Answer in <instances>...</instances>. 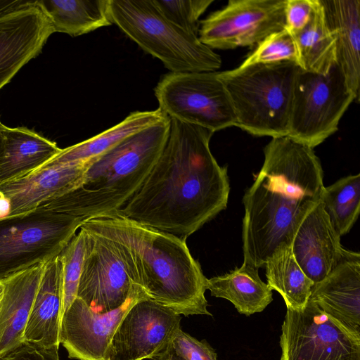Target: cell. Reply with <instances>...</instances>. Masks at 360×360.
Instances as JSON below:
<instances>
[{"instance_id":"obj_19","label":"cell","mask_w":360,"mask_h":360,"mask_svg":"<svg viewBox=\"0 0 360 360\" xmlns=\"http://www.w3.org/2000/svg\"><path fill=\"white\" fill-rule=\"evenodd\" d=\"M63 304V262L59 254L44 264L24 342L46 348L59 346Z\"/></svg>"},{"instance_id":"obj_20","label":"cell","mask_w":360,"mask_h":360,"mask_svg":"<svg viewBox=\"0 0 360 360\" xmlns=\"http://www.w3.org/2000/svg\"><path fill=\"white\" fill-rule=\"evenodd\" d=\"M44 264H38L3 281L0 303V357L24 342L23 336Z\"/></svg>"},{"instance_id":"obj_22","label":"cell","mask_w":360,"mask_h":360,"mask_svg":"<svg viewBox=\"0 0 360 360\" xmlns=\"http://www.w3.org/2000/svg\"><path fill=\"white\" fill-rule=\"evenodd\" d=\"M328 25L336 41L337 63L347 85L359 98L360 87V1L320 0Z\"/></svg>"},{"instance_id":"obj_23","label":"cell","mask_w":360,"mask_h":360,"mask_svg":"<svg viewBox=\"0 0 360 360\" xmlns=\"http://www.w3.org/2000/svg\"><path fill=\"white\" fill-rule=\"evenodd\" d=\"M258 270L243 263L227 274L207 278V290L212 296L230 301L240 314L261 312L273 301V294Z\"/></svg>"},{"instance_id":"obj_1","label":"cell","mask_w":360,"mask_h":360,"mask_svg":"<svg viewBox=\"0 0 360 360\" xmlns=\"http://www.w3.org/2000/svg\"><path fill=\"white\" fill-rule=\"evenodd\" d=\"M213 134L170 118L158 160L115 214L186 239L225 210L230 184L227 167L220 166L210 150Z\"/></svg>"},{"instance_id":"obj_13","label":"cell","mask_w":360,"mask_h":360,"mask_svg":"<svg viewBox=\"0 0 360 360\" xmlns=\"http://www.w3.org/2000/svg\"><path fill=\"white\" fill-rule=\"evenodd\" d=\"M181 315L144 296L127 311L108 347L106 360L153 359L181 328Z\"/></svg>"},{"instance_id":"obj_31","label":"cell","mask_w":360,"mask_h":360,"mask_svg":"<svg viewBox=\"0 0 360 360\" xmlns=\"http://www.w3.org/2000/svg\"><path fill=\"white\" fill-rule=\"evenodd\" d=\"M160 13L184 31L198 35L200 17L214 0H153Z\"/></svg>"},{"instance_id":"obj_10","label":"cell","mask_w":360,"mask_h":360,"mask_svg":"<svg viewBox=\"0 0 360 360\" xmlns=\"http://www.w3.org/2000/svg\"><path fill=\"white\" fill-rule=\"evenodd\" d=\"M279 344L280 360H360V335L309 300L301 309H287Z\"/></svg>"},{"instance_id":"obj_36","label":"cell","mask_w":360,"mask_h":360,"mask_svg":"<svg viewBox=\"0 0 360 360\" xmlns=\"http://www.w3.org/2000/svg\"><path fill=\"white\" fill-rule=\"evenodd\" d=\"M4 290V282L0 281V303H1V299L3 297Z\"/></svg>"},{"instance_id":"obj_9","label":"cell","mask_w":360,"mask_h":360,"mask_svg":"<svg viewBox=\"0 0 360 360\" xmlns=\"http://www.w3.org/2000/svg\"><path fill=\"white\" fill-rule=\"evenodd\" d=\"M159 109L171 119L213 133L236 125L233 108L218 72H170L155 88Z\"/></svg>"},{"instance_id":"obj_14","label":"cell","mask_w":360,"mask_h":360,"mask_svg":"<svg viewBox=\"0 0 360 360\" xmlns=\"http://www.w3.org/2000/svg\"><path fill=\"white\" fill-rule=\"evenodd\" d=\"M53 33L38 0L0 1V90L39 54Z\"/></svg>"},{"instance_id":"obj_15","label":"cell","mask_w":360,"mask_h":360,"mask_svg":"<svg viewBox=\"0 0 360 360\" xmlns=\"http://www.w3.org/2000/svg\"><path fill=\"white\" fill-rule=\"evenodd\" d=\"M144 296L147 295L139 286L124 304L104 313H96L76 297L62 316L60 344L70 358L106 360L108 347L118 325L130 307Z\"/></svg>"},{"instance_id":"obj_3","label":"cell","mask_w":360,"mask_h":360,"mask_svg":"<svg viewBox=\"0 0 360 360\" xmlns=\"http://www.w3.org/2000/svg\"><path fill=\"white\" fill-rule=\"evenodd\" d=\"M117 245L134 283L150 299L179 315L212 316L205 297L207 278L186 239L117 214L84 220Z\"/></svg>"},{"instance_id":"obj_29","label":"cell","mask_w":360,"mask_h":360,"mask_svg":"<svg viewBox=\"0 0 360 360\" xmlns=\"http://www.w3.org/2000/svg\"><path fill=\"white\" fill-rule=\"evenodd\" d=\"M85 251L86 235L84 231L79 228V232L60 253L63 262V314L77 297Z\"/></svg>"},{"instance_id":"obj_30","label":"cell","mask_w":360,"mask_h":360,"mask_svg":"<svg viewBox=\"0 0 360 360\" xmlns=\"http://www.w3.org/2000/svg\"><path fill=\"white\" fill-rule=\"evenodd\" d=\"M281 61L297 62L294 37L285 28L265 37L238 67Z\"/></svg>"},{"instance_id":"obj_25","label":"cell","mask_w":360,"mask_h":360,"mask_svg":"<svg viewBox=\"0 0 360 360\" xmlns=\"http://www.w3.org/2000/svg\"><path fill=\"white\" fill-rule=\"evenodd\" d=\"M54 32L72 37L111 25L109 0H38Z\"/></svg>"},{"instance_id":"obj_28","label":"cell","mask_w":360,"mask_h":360,"mask_svg":"<svg viewBox=\"0 0 360 360\" xmlns=\"http://www.w3.org/2000/svg\"><path fill=\"white\" fill-rule=\"evenodd\" d=\"M321 202L339 236L348 233L360 212V174L342 177L324 187Z\"/></svg>"},{"instance_id":"obj_12","label":"cell","mask_w":360,"mask_h":360,"mask_svg":"<svg viewBox=\"0 0 360 360\" xmlns=\"http://www.w3.org/2000/svg\"><path fill=\"white\" fill-rule=\"evenodd\" d=\"M86 251L77 297L104 313L124 304L139 287L116 243L109 237L84 226ZM141 287V286H140Z\"/></svg>"},{"instance_id":"obj_26","label":"cell","mask_w":360,"mask_h":360,"mask_svg":"<svg viewBox=\"0 0 360 360\" xmlns=\"http://www.w3.org/2000/svg\"><path fill=\"white\" fill-rule=\"evenodd\" d=\"M292 37L297 63L301 69L326 75L337 63L335 37L327 24L320 0L307 25Z\"/></svg>"},{"instance_id":"obj_16","label":"cell","mask_w":360,"mask_h":360,"mask_svg":"<svg viewBox=\"0 0 360 360\" xmlns=\"http://www.w3.org/2000/svg\"><path fill=\"white\" fill-rule=\"evenodd\" d=\"M321 200L302 217L290 242L293 256L306 276L317 283L326 278L349 250L340 243Z\"/></svg>"},{"instance_id":"obj_18","label":"cell","mask_w":360,"mask_h":360,"mask_svg":"<svg viewBox=\"0 0 360 360\" xmlns=\"http://www.w3.org/2000/svg\"><path fill=\"white\" fill-rule=\"evenodd\" d=\"M309 300L360 335V254L349 250L326 278L314 284Z\"/></svg>"},{"instance_id":"obj_7","label":"cell","mask_w":360,"mask_h":360,"mask_svg":"<svg viewBox=\"0 0 360 360\" xmlns=\"http://www.w3.org/2000/svg\"><path fill=\"white\" fill-rule=\"evenodd\" d=\"M83 221L44 206L0 218V281L58 255Z\"/></svg>"},{"instance_id":"obj_17","label":"cell","mask_w":360,"mask_h":360,"mask_svg":"<svg viewBox=\"0 0 360 360\" xmlns=\"http://www.w3.org/2000/svg\"><path fill=\"white\" fill-rule=\"evenodd\" d=\"M86 163L43 165L30 174L0 185L8 206L6 217L33 210L79 186Z\"/></svg>"},{"instance_id":"obj_8","label":"cell","mask_w":360,"mask_h":360,"mask_svg":"<svg viewBox=\"0 0 360 360\" xmlns=\"http://www.w3.org/2000/svg\"><path fill=\"white\" fill-rule=\"evenodd\" d=\"M355 101L338 63L326 75L300 68L288 136L315 148L338 129L340 120Z\"/></svg>"},{"instance_id":"obj_35","label":"cell","mask_w":360,"mask_h":360,"mask_svg":"<svg viewBox=\"0 0 360 360\" xmlns=\"http://www.w3.org/2000/svg\"><path fill=\"white\" fill-rule=\"evenodd\" d=\"M153 359V360H172L170 353L169 351V346L167 347V348L166 349L165 351H164L160 354L155 356Z\"/></svg>"},{"instance_id":"obj_24","label":"cell","mask_w":360,"mask_h":360,"mask_svg":"<svg viewBox=\"0 0 360 360\" xmlns=\"http://www.w3.org/2000/svg\"><path fill=\"white\" fill-rule=\"evenodd\" d=\"M167 117L159 108L131 112L115 126L89 139L62 149L44 165L86 163L109 150L126 138Z\"/></svg>"},{"instance_id":"obj_2","label":"cell","mask_w":360,"mask_h":360,"mask_svg":"<svg viewBox=\"0 0 360 360\" xmlns=\"http://www.w3.org/2000/svg\"><path fill=\"white\" fill-rule=\"evenodd\" d=\"M262 167L243 198V263L257 269L282 244L321 197L323 171L314 148L290 136L271 138Z\"/></svg>"},{"instance_id":"obj_32","label":"cell","mask_w":360,"mask_h":360,"mask_svg":"<svg viewBox=\"0 0 360 360\" xmlns=\"http://www.w3.org/2000/svg\"><path fill=\"white\" fill-rule=\"evenodd\" d=\"M169 351L172 360H218L215 350L205 340H198L180 328L174 335Z\"/></svg>"},{"instance_id":"obj_11","label":"cell","mask_w":360,"mask_h":360,"mask_svg":"<svg viewBox=\"0 0 360 360\" xmlns=\"http://www.w3.org/2000/svg\"><path fill=\"white\" fill-rule=\"evenodd\" d=\"M285 0H229L200 20L198 38L212 49L255 48L269 34L285 29Z\"/></svg>"},{"instance_id":"obj_33","label":"cell","mask_w":360,"mask_h":360,"mask_svg":"<svg viewBox=\"0 0 360 360\" xmlns=\"http://www.w3.org/2000/svg\"><path fill=\"white\" fill-rule=\"evenodd\" d=\"M319 0H285V29L294 35L300 32L311 18Z\"/></svg>"},{"instance_id":"obj_34","label":"cell","mask_w":360,"mask_h":360,"mask_svg":"<svg viewBox=\"0 0 360 360\" xmlns=\"http://www.w3.org/2000/svg\"><path fill=\"white\" fill-rule=\"evenodd\" d=\"M58 347L53 346L46 348L24 342L0 357V360H60Z\"/></svg>"},{"instance_id":"obj_6","label":"cell","mask_w":360,"mask_h":360,"mask_svg":"<svg viewBox=\"0 0 360 360\" xmlns=\"http://www.w3.org/2000/svg\"><path fill=\"white\" fill-rule=\"evenodd\" d=\"M109 14L127 36L170 72H215L220 56L168 20L153 0H109Z\"/></svg>"},{"instance_id":"obj_5","label":"cell","mask_w":360,"mask_h":360,"mask_svg":"<svg viewBox=\"0 0 360 360\" xmlns=\"http://www.w3.org/2000/svg\"><path fill=\"white\" fill-rule=\"evenodd\" d=\"M298 65L257 64L218 72L236 118V127L256 136L288 135Z\"/></svg>"},{"instance_id":"obj_37","label":"cell","mask_w":360,"mask_h":360,"mask_svg":"<svg viewBox=\"0 0 360 360\" xmlns=\"http://www.w3.org/2000/svg\"><path fill=\"white\" fill-rule=\"evenodd\" d=\"M1 124H2V123H1V122L0 121V127H1Z\"/></svg>"},{"instance_id":"obj_27","label":"cell","mask_w":360,"mask_h":360,"mask_svg":"<svg viewBox=\"0 0 360 360\" xmlns=\"http://www.w3.org/2000/svg\"><path fill=\"white\" fill-rule=\"evenodd\" d=\"M264 266L267 285L281 295L287 309L304 308L314 283L297 263L290 245H280Z\"/></svg>"},{"instance_id":"obj_4","label":"cell","mask_w":360,"mask_h":360,"mask_svg":"<svg viewBox=\"0 0 360 360\" xmlns=\"http://www.w3.org/2000/svg\"><path fill=\"white\" fill-rule=\"evenodd\" d=\"M170 118L126 138L86 162L79 186L40 206L85 219L113 214L137 191L167 139Z\"/></svg>"},{"instance_id":"obj_21","label":"cell","mask_w":360,"mask_h":360,"mask_svg":"<svg viewBox=\"0 0 360 360\" xmlns=\"http://www.w3.org/2000/svg\"><path fill=\"white\" fill-rule=\"evenodd\" d=\"M57 144L25 127H0V185L38 169L60 151Z\"/></svg>"}]
</instances>
